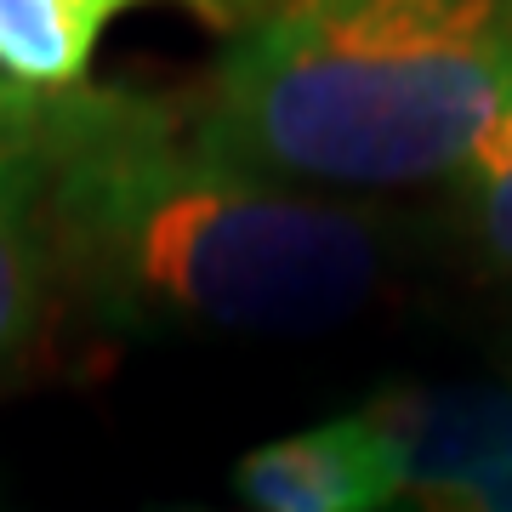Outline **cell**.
Wrapping results in <instances>:
<instances>
[{"label":"cell","mask_w":512,"mask_h":512,"mask_svg":"<svg viewBox=\"0 0 512 512\" xmlns=\"http://www.w3.org/2000/svg\"><path fill=\"white\" fill-rule=\"evenodd\" d=\"M268 6H285V0H268ZM268 6H262V12H268Z\"/></svg>","instance_id":"8"},{"label":"cell","mask_w":512,"mask_h":512,"mask_svg":"<svg viewBox=\"0 0 512 512\" xmlns=\"http://www.w3.org/2000/svg\"><path fill=\"white\" fill-rule=\"evenodd\" d=\"M148 0H0V80L23 92H80L97 40L120 12ZM228 23V0H183Z\"/></svg>","instance_id":"6"},{"label":"cell","mask_w":512,"mask_h":512,"mask_svg":"<svg viewBox=\"0 0 512 512\" xmlns=\"http://www.w3.org/2000/svg\"><path fill=\"white\" fill-rule=\"evenodd\" d=\"M200 137L291 188L461 183L512 137V0H285L222 52Z\"/></svg>","instance_id":"2"},{"label":"cell","mask_w":512,"mask_h":512,"mask_svg":"<svg viewBox=\"0 0 512 512\" xmlns=\"http://www.w3.org/2000/svg\"><path fill=\"white\" fill-rule=\"evenodd\" d=\"M365 410L393 450L387 512H512V382L393 387Z\"/></svg>","instance_id":"3"},{"label":"cell","mask_w":512,"mask_h":512,"mask_svg":"<svg viewBox=\"0 0 512 512\" xmlns=\"http://www.w3.org/2000/svg\"><path fill=\"white\" fill-rule=\"evenodd\" d=\"M245 512H387L393 507V450L370 410L330 416L245 450L234 467Z\"/></svg>","instance_id":"4"},{"label":"cell","mask_w":512,"mask_h":512,"mask_svg":"<svg viewBox=\"0 0 512 512\" xmlns=\"http://www.w3.org/2000/svg\"><path fill=\"white\" fill-rule=\"evenodd\" d=\"M461 188H467L473 228H478V239H484V251L512 268V137L495 148L484 165H473V171L461 177Z\"/></svg>","instance_id":"7"},{"label":"cell","mask_w":512,"mask_h":512,"mask_svg":"<svg viewBox=\"0 0 512 512\" xmlns=\"http://www.w3.org/2000/svg\"><path fill=\"white\" fill-rule=\"evenodd\" d=\"M57 279L126 325L296 336L370 302L365 211L245 171L126 92H29Z\"/></svg>","instance_id":"1"},{"label":"cell","mask_w":512,"mask_h":512,"mask_svg":"<svg viewBox=\"0 0 512 512\" xmlns=\"http://www.w3.org/2000/svg\"><path fill=\"white\" fill-rule=\"evenodd\" d=\"M57 279L46 234V177L29 137V92L0 80V365L35 336Z\"/></svg>","instance_id":"5"}]
</instances>
